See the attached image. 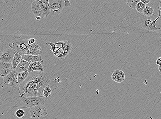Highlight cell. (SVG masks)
Masks as SVG:
<instances>
[{
    "label": "cell",
    "mask_w": 161,
    "mask_h": 119,
    "mask_svg": "<svg viewBox=\"0 0 161 119\" xmlns=\"http://www.w3.org/2000/svg\"><path fill=\"white\" fill-rule=\"evenodd\" d=\"M46 44L51 46L54 55L60 60L65 59L67 58L72 48L71 42L69 40L55 43L49 42Z\"/></svg>",
    "instance_id": "3"
},
{
    "label": "cell",
    "mask_w": 161,
    "mask_h": 119,
    "mask_svg": "<svg viewBox=\"0 0 161 119\" xmlns=\"http://www.w3.org/2000/svg\"><path fill=\"white\" fill-rule=\"evenodd\" d=\"M52 93V90L49 86L46 87L43 91V96L44 98H47L51 95Z\"/></svg>",
    "instance_id": "20"
},
{
    "label": "cell",
    "mask_w": 161,
    "mask_h": 119,
    "mask_svg": "<svg viewBox=\"0 0 161 119\" xmlns=\"http://www.w3.org/2000/svg\"><path fill=\"white\" fill-rule=\"evenodd\" d=\"M22 98L21 100L22 105L30 108L38 105H43L45 104L44 97L33 96Z\"/></svg>",
    "instance_id": "6"
},
{
    "label": "cell",
    "mask_w": 161,
    "mask_h": 119,
    "mask_svg": "<svg viewBox=\"0 0 161 119\" xmlns=\"http://www.w3.org/2000/svg\"><path fill=\"white\" fill-rule=\"evenodd\" d=\"M154 13V10L153 8L150 7L149 6H146L145 8L143 11V14L145 16L148 17H152L153 14Z\"/></svg>",
    "instance_id": "17"
},
{
    "label": "cell",
    "mask_w": 161,
    "mask_h": 119,
    "mask_svg": "<svg viewBox=\"0 0 161 119\" xmlns=\"http://www.w3.org/2000/svg\"><path fill=\"white\" fill-rule=\"evenodd\" d=\"M158 16L157 18L154 20L152 21L151 20L152 17H146L145 19L143 20L141 23V26L144 29L148 31H158L161 29V27L157 28L156 27L155 24L157 20L160 19L161 16V1L158 6Z\"/></svg>",
    "instance_id": "5"
},
{
    "label": "cell",
    "mask_w": 161,
    "mask_h": 119,
    "mask_svg": "<svg viewBox=\"0 0 161 119\" xmlns=\"http://www.w3.org/2000/svg\"><path fill=\"white\" fill-rule=\"evenodd\" d=\"M30 64L29 62L22 59L16 68L15 70L18 73L27 71Z\"/></svg>",
    "instance_id": "14"
},
{
    "label": "cell",
    "mask_w": 161,
    "mask_h": 119,
    "mask_svg": "<svg viewBox=\"0 0 161 119\" xmlns=\"http://www.w3.org/2000/svg\"><path fill=\"white\" fill-rule=\"evenodd\" d=\"M27 71L29 73L35 71L43 72L44 69L41 62H34L30 63Z\"/></svg>",
    "instance_id": "13"
},
{
    "label": "cell",
    "mask_w": 161,
    "mask_h": 119,
    "mask_svg": "<svg viewBox=\"0 0 161 119\" xmlns=\"http://www.w3.org/2000/svg\"><path fill=\"white\" fill-rule=\"evenodd\" d=\"M22 59H22L21 54L16 52L11 62L13 70H15L18 64L21 62Z\"/></svg>",
    "instance_id": "15"
},
{
    "label": "cell",
    "mask_w": 161,
    "mask_h": 119,
    "mask_svg": "<svg viewBox=\"0 0 161 119\" xmlns=\"http://www.w3.org/2000/svg\"><path fill=\"white\" fill-rule=\"evenodd\" d=\"M29 74V73L27 71L18 73L17 76L18 84L24 81L27 78Z\"/></svg>",
    "instance_id": "16"
},
{
    "label": "cell",
    "mask_w": 161,
    "mask_h": 119,
    "mask_svg": "<svg viewBox=\"0 0 161 119\" xmlns=\"http://www.w3.org/2000/svg\"><path fill=\"white\" fill-rule=\"evenodd\" d=\"M36 41V40L34 38H31V39H29V41H28V43L29 44H33Z\"/></svg>",
    "instance_id": "25"
},
{
    "label": "cell",
    "mask_w": 161,
    "mask_h": 119,
    "mask_svg": "<svg viewBox=\"0 0 161 119\" xmlns=\"http://www.w3.org/2000/svg\"><path fill=\"white\" fill-rule=\"evenodd\" d=\"M51 80L43 72L35 71L29 73L26 79L18 84L20 97L39 96L43 97L44 89L50 86Z\"/></svg>",
    "instance_id": "1"
},
{
    "label": "cell",
    "mask_w": 161,
    "mask_h": 119,
    "mask_svg": "<svg viewBox=\"0 0 161 119\" xmlns=\"http://www.w3.org/2000/svg\"><path fill=\"white\" fill-rule=\"evenodd\" d=\"M29 39H23L21 36H15L9 45L16 53L22 55L31 54L40 55L42 53L41 48L37 42L31 44L28 43Z\"/></svg>",
    "instance_id": "2"
},
{
    "label": "cell",
    "mask_w": 161,
    "mask_h": 119,
    "mask_svg": "<svg viewBox=\"0 0 161 119\" xmlns=\"http://www.w3.org/2000/svg\"><path fill=\"white\" fill-rule=\"evenodd\" d=\"M49 4L50 14L52 16L59 15L65 6L63 0H49Z\"/></svg>",
    "instance_id": "8"
},
{
    "label": "cell",
    "mask_w": 161,
    "mask_h": 119,
    "mask_svg": "<svg viewBox=\"0 0 161 119\" xmlns=\"http://www.w3.org/2000/svg\"><path fill=\"white\" fill-rule=\"evenodd\" d=\"M22 59L31 63L34 62H43V60L40 55H33L31 54H25L21 55Z\"/></svg>",
    "instance_id": "12"
},
{
    "label": "cell",
    "mask_w": 161,
    "mask_h": 119,
    "mask_svg": "<svg viewBox=\"0 0 161 119\" xmlns=\"http://www.w3.org/2000/svg\"><path fill=\"white\" fill-rule=\"evenodd\" d=\"M161 57L157 59L156 61V64L157 65H161Z\"/></svg>",
    "instance_id": "26"
},
{
    "label": "cell",
    "mask_w": 161,
    "mask_h": 119,
    "mask_svg": "<svg viewBox=\"0 0 161 119\" xmlns=\"http://www.w3.org/2000/svg\"><path fill=\"white\" fill-rule=\"evenodd\" d=\"M118 76V83L122 82L125 80V74L123 71H122Z\"/></svg>",
    "instance_id": "22"
},
{
    "label": "cell",
    "mask_w": 161,
    "mask_h": 119,
    "mask_svg": "<svg viewBox=\"0 0 161 119\" xmlns=\"http://www.w3.org/2000/svg\"><path fill=\"white\" fill-rule=\"evenodd\" d=\"M18 73L13 70L11 73L4 78V83L5 85L11 87H16L18 85L17 76Z\"/></svg>",
    "instance_id": "9"
},
{
    "label": "cell",
    "mask_w": 161,
    "mask_h": 119,
    "mask_svg": "<svg viewBox=\"0 0 161 119\" xmlns=\"http://www.w3.org/2000/svg\"><path fill=\"white\" fill-rule=\"evenodd\" d=\"M140 1V0H127L126 4L131 9H135L136 5Z\"/></svg>",
    "instance_id": "18"
},
{
    "label": "cell",
    "mask_w": 161,
    "mask_h": 119,
    "mask_svg": "<svg viewBox=\"0 0 161 119\" xmlns=\"http://www.w3.org/2000/svg\"><path fill=\"white\" fill-rule=\"evenodd\" d=\"M16 115L19 118H23L25 115V112L23 109L20 108L16 111Z\"/></svg>",
    "instance_id": "21"
},
{
    "label": "cell",
    "mask_w": 161,
    "mask_h": 119,
    "mask_svg": "<svg viewBox=\"0 0 161 119\" xmlns=\"http://www.w3.org/2000/svg\"><path fill=\"white\" fill-rule=\"evenodd\" d=\"M140 1L145 5L148 4L150 2V0H140Z\"/></svg>",
    "instance_id": "27"
},
{
    "label": "cell",
    "mask_w": 161,
    "mask_h": 119,
    "mask_svg": "<svg viewBox=\"0 0 161 119\" xmlns=\"http://www.w3.org/2000/svg\"><path fill=\"white\" fill-rule=\"evenodd\" d=\"M111 78L115 82L118 83V76L116 74L113 73L111 76Z\"/></svg>",
    "instance_id": "23"
},
{
    "label": "cell",
    "mask_w": 161,
    "mask_h": 119,
    "mask_svg": "<svg viewBox=\"0 0 161 119\" xmlns=\"http://www.w3.org/2000/svg\"><path fill=\"white\" fill-rule=\"evenodd\" d=\"M35 19L37 21H39L41 19V18L40 16H36Z\"/></svg>",
    "instance_id": "28"
},
{
    "label": "cell",
    "mask_w": 161,
    "mask_h": 119,
    "mask_svg": "<svg viewBox=\"0 0 161 119\" xmlns=\"http://www.w3.org/2000/svg\"><path fill=\"white\" fill-rule=\"evenodd\" d=\"M63 1L65 3V7L67 8L71 6V4H70L69 0H63Z\"/></svg>",
    "instance_id": "24"
},
{
    "label": "cell",
    "mask_w": 161,
    "mask_h": 119,
    "mask_svg": "<svg viewBox=\"0 0 161 119\" xmlns=\"http://www.w3.org/2000/svg\"><path fill=\"white\" fill-rule=\"evenodd\" d=\"M13 70L11 63L0 62V76L4 78Z\"/></svg>",
    "instance_id": "11"
},
{
    "label": "cell",
    "mask_w": 161,
    "mask_h": 119,
    "mask_svg": "<svg viewBox=\"0 0 161 119\" xmlns=\"http://www.w3.org/2000/svg\"><path fill=\"white\" fill-rule=\"evenodd\" d=\"M16 52L10 48L5 49L2 53L0 61L1 62L11 63Z\"/></svg>",
    "instance_id": "10"
},
{
    "label": "cell",
    "mask_w": 161,
    "mask_h": 119,
    "mask_svg": "<svg viewBox=\"0 0 161 119\" xmlns=\"http://www.w3.org/2000/svg\"><path fill=\"white\" fill-rule=\"evenodd\" d=\"M146 6V5L140 1L136 5L135 9L138 13H142L145 8Z\"/></svg>",
    "instance_id": "19"
},
{
    "label": "cell",
    "mask_w": 161,
    "mask_h": 119,
    "mask_svg": "<svg viewBox=\"0 0 161 119\" xmlns=\"http://www.w3.org/2000/svg\"><path fill=\"white\" fill-rule=\"evenodd\" d=\"M158 70H159V71H160V73H161V65L159 66V67H158Z\"/></svg>",
    "instance_id": "29"
},
{
    "label": "cell",
    "mask_w": 161,
    "mask_h": 119,
    "mask_svg": "<svg viewBox=\"0 0 161 119\" xmlns=\"http://www.w3.org/2000/svg\"><path fill=\"white\" fill-rule=\"evenodd\" d=\"M31 9L35 17H47L50 14L49 0H35L32 4Z\"/></svg>",
    "instance_id": "4"
},
{
    "label": "cell",
    "mask_w": 161,
    "mask_h": 119,
    "mask_svg": "<svg viewBox=\"0 0 161 119\" xmlns=\"http://www.w3.org/2000/svg\"><path fill=\"white\" fill-rule=\"evenodd\" d=\"M30 112L31 119H45L48 115L47 108L42 105L30 108Z\"/></svg>",
    "instance_id": "7"
}]
</instances>
